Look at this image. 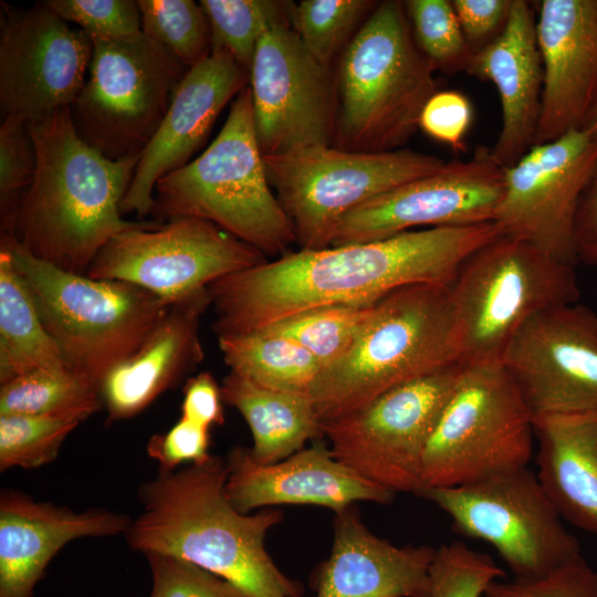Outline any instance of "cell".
Segmentation results:
<instances>
[{
    "label": "cell",
    "mask_w": 597,
    "mask_h": 597,
    "mask_svg": "<svg viewBox=\"0 0 597 597\" xmlns=\"http://www.w3.org/2000/svg\"><path fill=\"white\" fill-rule=\"evenodd\" d=\"M502 233L493 221L287 252L208 286L216 334L259 331L327 305L376 303L408 285L450 284L474 251Z\"/></svg>",
    "instance_id": "6da1fadb"
},
{
    "label": "cell",
    "mask_w": 597,
    "mask_h": 597,
    "mask_svg": "<svg viewBox=\"0 0 597 597\" xmlns=\"http://www.w3.org/2000/svg\"><path fill=\"white\" fill-rule=\"evenodd\" d=\"M226 459L164 472L138 491L142 512L125 538L143 554L161 553L193 563L237 585L252 597H303L301 583L286 576L265 546L282 521L275 509L239 512L229 501Z\"/></svg>",
    "instance_id": "7a4b0ae2"
},
{
    "label": "cell",
    "mask_w": 597,
    "mask_h": 597,
    "mask_svg": "<svg viewBox=\"0 0 597 597\" xmlns=\"http://www.w3.org/2000/svg\"><path fill=\"white\" fill-rule=\"evenodd\" d=\"M28 126L36 172L1 234L36 259L85 274L113 237L144 222L121 212L140 156L113 160L102 155L77 135L70 107Z\"/></svg>",
    "instance_id": "3957f363"
},
{
    "label": "cell",
    "mask_w": 597,
    "mask_h": 597,
    "mask_svg": "<svg viewBox=\"0 0 597 597\" xmlns=\"http://www.w3.org/2000/svg\"><path fill=\"white\" fill-rule=\"evenodd\" d=\"M404 1L378 2L339 57L332 145L349 151L401 149L438 92Z\"/></svg>",
    "instance_id": "277c9868"
},
{
    "label": "cell",
    "mask_w": 597,
    "mask_h": 597,
    "mask_svg": "<svg viewBox=\"0 0 597 597\" xmlns=\"http://www.w3.org/2000/svg\"><path fill=\"white\" fill-rule=\"evenodd\" d=\"M454 362L461 360L449 284L408 285L376 303L353 347L320 373L308 396L323 425Z\"/></svg>",
    "instance_id": "5b68a950"
},
{
    "label": "cell",
    "mask_w": 597,
    "mask_h": 597,
    "mask_svg": "<svg viewBox=\"0 0 597 597\" xmlns=\"http://www.w3.org/2000/svg\"><path fill=\"white\" fill-rule=\"evenodd\" d=\"M153 200L156 221L202 219L264 255H283L296 243L266 175L249 86L235 97L205 151L156 182Z\"/></svg>",
    "instance_id": "8992f818"
},
{
    "label": "cell",
    "mask_w": 597,
    "mask_h": 597,
    "mask_svg": "<svg viewBox=\"0 0 597 597\" xmlns=\"http://www.w3.org/2000/svg\"><path fill=\"white\" fill-rule=\"evenodd\" d=\"M1 244L10 251L67 367L98 388L170 305L128 282L59 269L30 254L8 234H1Z\"/></svg>",
    "instance_id": "52a82bcc"
},
{
    "label": "cell",
    "mask_w": 597,
    "mask_h": 597,
    "mask_svg": "<svg viewBox=\"0 0 597 597\" xmlns=\"http://www.w3.org/2000/svg\"><path fill=\"white\" fill-rule=\"evenodd\" d=\"M449 289L462 363L500 360L530 318L579 296L574 264L505 233L474 251Z\"/></svg>",
    "instance_id": "ba28073f"
},
{
    "label": "cell",
    "mask_w": 597,
    "mask_h": 597,
    "mask_svg": "<svg viewBox=\"0 0 597 597\" xmlns=\"http://www.w3.org/2000/svg\"><path fill=\"white\" fill-rule=\"evenodd\" d=\"M534 437L532 415L502 363H464L425 450L422 489L525 468Z\"/></svg>",
    "instance_id": "9c48e42d"
},
{
    "label": "cell",
    "mask_w": 597,
    "mask_h": 597,
    "mask_svg": "<svg viewBox=\"0 0 597 597\" xmlns=\"http://www.w3.org/2000/svg\"><path fill=\"white\" fill-rule=\"evenodd\" d=\"M92 42L85 83L70 107L73 126L109 159L139 157L189 69L143 31Z\"/></svg>",
    "instance_id": "30bf717a"
},
{
    "label": "cell",
    "mask_w": 597,
    "mask_h": 597,
    "mask_svg": "<svg viewBox=\"0 0 597 597\" xmlns=\"http://www.w3.org/2000/svg\"><path fill=\"white\" fill-rule=\"evenodd\" d=\"M263 160L302 250L331 247L335 227L349 211L446 164L440 157L405 148L360 153L333 145L263 156Z\"/></svg>",
    "instance_id": "8fae6325"
},
{
    "label": "cell",
    "mask_w": 597,
    "mask_h": 597,
    "mask_svg": "<svg viewBox=\"0 0 597 597\" xmlns=\"http://www.w3.org/2000/svg\"><path fill=\"white\" fill-rule=\"evenodd\" d=\"M457 530L491 544L514 575L527 580L582 557L536 474L525 468L450 488H423Z\"/></svg>",
    "instance_id": "7c38bea8"
},
{
    "label": "cell",
    "mask_w": 597,
    "mask_h": 597,
    "mask_svg": "<svg viewBox=\"0 0 597 597\" xmlns=\"http://www.w3.org/2000/svg\"><path fill=\"white\" fill-rule=\"evenodd\" d=\"M464 363L454 362L383 392L363 408L322 425L333 455L391 492L417 495L428 441Z\"/></svg>",
    "instance_id": "4fadbf2b"
},
{
    "label": "cell",
    "mask_w": 597,
    "mask_h": 597,
    "mask_svg": "<svg viewBox=\"0 0 597 597\" xmlns=\"http://www.w3.org/2000/svg\"><path fill=\"white\" fill-rule=\"evenodd\" d=\"M265 255L218 226L198 218L144 221L113 237L87 276L137 285L169 304L214 281L265 262Z\"/></svg>",
    "instance_id": "5bb4252c"
},
{
    "label": "cell",
    "mask_w": 597,
    "mask_h": 597,
    "mask_svg": "<svg viewBox=\"0 0 597 597\" xmlns=\"http://www.w3.org/2000/svg\"><path fill=\"white\" fill-rule=\"evenodd\" d=\"M504 170L494 221L505 234L575 265L576 214L597 170V136L588 127L570 130Z\"/></svg>",
    "instance_id": "9a60e30c"
},
{
    "label": "cell",
    "mask_w": 597,
    "mask_h": 597,
    "mask_svg": "<svg viewBox=\"0 0 597 597\" xmlns=\"http://www.w3.org/2000/svg\"><path fill=\"white\" fill-rule=\"evenodd\" d=\"M504 174L491 148L479 146L468 159L446 161L349 211L335 227L331 247L380 240L415 227L493 222Z\"/></svg>",
    "instance_id": "2e32d148"
},
{
    "label": "cell",
    "mask_w": 597,
    "mask_h": 597,
    "mask_svg": "<svg viewBox=\"0 0 597 597\" xmlns=\"http://www.w3.org/2000/svg\"><path fill=\"white\" fill-rule=\"evenodd\" d=\"M500 362L533 421L597 411V314L578 303L530 318Z\"/></svg>",
    "instance_id": "e0dca14e"
},
{
    "label": "cell",
    "mask_w": 597,
    "mask_h": 597,
    "mask_svg": "<svg viewBox=\"0 0 597 597\" xmlns=\"http://www.w3.org/2000/svg\"><path fill=\"white\" fill-rule=\"evenodd\" d=\"M249 84L263 156L332 145L335 76L305 49L291 25L275 27L261 38Z\"/></svg>",
    "instance_id": "ac0fdd59"
},
{
    "label": "cell",
    "mask_w": 597,
    "mask_h": 597,
    "mask_svg": "<svg viewBox=\"0 0 597 597\" xmlns=\"http://www.w3.org/2000/svg\"><path fill=\"white\" fill-rule=\"evenodd\" d=\"M0 109L28 124L71 107L82 90L93 42L40 2L2 6Z\"/></svg>",
    "instance_id": "d6986e66"
},
{
    "label": "cell",
    "mask_w": 597,
    "mask_h": 597,
    "mask_svg": "<svg viewBox=\"0 0 597 597\" xmlns=\"http://www.w3.org/2000/svg\"><path fill=\"white\" fill-rule=\"evenodd\" d=\"M249 80V70L224 50L212 51L189 69L164 121L139 157L121 205L123 216L150 214L156 182L190 161L223 107L247 87Z\"/></svg>",
    "instance_id": "ffe728a7"
},
{
    "label": "cell",
    "mask_w": 597,
    "mask_h": 597,
    "mask_svg": "<svg viewBox=\"0 0 597 597\" xmlns=\"http://www.w3.org/2000/svg\"><path fill=\"white\" fill-rule=\"evenodd\" d=\"M538 6L544 84L534 146L584 128L597 101V0H542Z\"/></svg>",
    "instance_id": "44dd1931"
},
{
    "label": "cell",
    "mask_w": 597,
    "mask_h": 597,
    "mask_svg": "<svg viewBox=\"0 0 597 597\" xmlns=\"http://www.w3.org/2000/svg\"><path fill=\"white\" fill-rule=\"evenodd\" d=\"M226 492L241 513L273 505H318L339 513L360 501L390 503L394 493L338 461L322 439L272 464L234 447L227 459Z\"/></svg>",
    "instance_id": "7402d4cb"
},
{
    "label": "cell",
    "mask_w": 597,
    "mask_h": 597,
    "mask_svg": "<svg viewBox=\"0 0 597 597\" xmlns=\"http://www.w3.org/2000/svg\"><path fill=\"white\" fill-rule=\"evenodd\" d=\"M132 520L105 509L74 511L12 489L0 494V597H33L57 552L81 537L125 534Z\"/></svg>",
    "instance_id": "603a6c76"
},
{
    "label": "cell",
    "mask_w": 597,
    "mask_h": 597,
    "mask_svg": "<svg viewBox=\"0 0 597 597\" xmlns=\"http://www.w3.org/2000/svg\"><path fill=\"white\" fill-rule=\"evenodd\" d=\"M465 73L498 90L502 125L491 154L507 169L534 146L541 115L544 70L532 2L513 0L504 31L472 54Z\"/></svg>",
    "instance_id": "cb8c5ba5"
},
{
    "label": "cell",
    "mask_w": 597,
    "mask_h": 597,
    "mask_svg": "<svg viewBox=\"0 0 597 597\" xmlns=\"http://www.w3.org/2000/svg\"><path fill=\"white\" fill-rule=\"evenodd\" d=\"M333 526L331 553L313 577L315 597H430L436 548L376 536L354 505L335 513Z\"/></svg>",
    "instance_id": "d4e9b609"
},
{
    "label": "cell",
    "mask_w": 597,
    "mask_h": 597,
    "mask_svg": "<svg viewBox=\"0 0 597 597\" xmlns=\"http://www.w3.org/2000/svg\"><path fill=\"white\" fill-rule=\"evenodd\" d=\"M209 305L208 287L170 304L138 348L107 373L100 395L108 422L136 416L201 362L198 332Z\"/></svg>",
    "instance_id": "484cf974"
},
{
    "label": "cell",
    "mask_w": 597,
    "mask_h": 597,
    "mask_svg": "<svg viewBox=\"0 0 597 597\" xmlns=\"http://www.w3.org/2000/svg\"><path fill=\"white\" fill-rule=\"evenodd\" d=\"M533 423L540 483L562 519L597 535V411Z\"/></svg>",
    "instance_id": "4316f807"
},
{
    "label": "cell",
    "mask_w": 597,
    "mask_h": 597,
    "mask_svg": "<svg viewBox=\"0 0 597 597\" xmlns=\"http://www.w3.org/2000/svg\"><path fill=\"white\" fill-rule=\"evenodd\" d=\"M223 402L247 421L254 461L272 464L323 438L322 423L308 395L260 386L230 371L222 381Z\"/></svg>",
    "instance_id": "83f0119b"
},
{
    "label": "cell",
    "mask_w": 597,
    "mask_h": 597,
    "mask_svg": "<svg viewBox=\"0 0 597 597\" xmlns=\"http://www.w3.org/2000/svg\"><path fill=\"white\" fill-rule=\"evenodd\" d=\"M69 368L39 314L29 286L0 247V384L23 374Z\"/></svg>",
    "instance_id": "f1b7e54d"
},
{
    "label": "cell",
    "mask_w": 597,
    "mask_h": 597,
    "mask_svg": "<svg viewBox=\"0 0 597 597\" xmlns=\"http://www.w3.org/2000/svg\"><path fill=\"white\" fill-rule=\"evenodd\" d=\"M218 344L230 371L266 388L308 395L322 370L298 343L263 329L219 335Z\"/></svg>",
    "instance_id": "f546056e"
},
{
    "label": "cell",
    "mask_w": 597,
    "mask_h": 597,
    "mask_svg": "<svg viewBox=\"0 0 597 597\" xmlns=\"http://www.w3.org/2000/svg\"><path fill=\"white\" fill-rule=\"evenodd\" d=\"M102 406L100 388L72 369L33 370L0 388V415L88 418Z\"/></svg>",
    "instance_id": "4dcf8cb0"
},
{
    "label": "cell",
    "mask_w": 597,
    "mask_h": 597,
    "mask_svg": "<svg viewBox=\"0 0 597 597\" xmlns=\"http://www.w3.org/2000/svg\"><path fill=\"white\" fill-rule=\"evenodd\" d=\"M376 303L316 307L262 329L298 343L317 359L323 370L353 347L371 318Z\"/></svg>",
    "instance_id": "1f68e13d"
},
{
    "label": "cell",
    "mask_w": 597,
    "mask_h": 597,
    "mask_svg": "<svg viewBox=\"0 0 597 597\" xmlns=\"http://www.w3.org/2000/svg\"><path fill=\"white\" fill-rule=\"evenodd\" d=\"M209 21L212 51L224 50L249 70L261 38L271 29L291 25L292 1L201 0Z\"/></svg>",
    "instance_id": "d6a6232c"
},
{
    "label": "cell",
    "mask_w": 597,
    "mask_h": 597,
    "mask_svg": "<svg viewBox=\"0 0 597 597\" xmlns=\"http://www.w3.org/2000/svg\"><path fill=\"white\" fill-rule=\"evenodd\" d=\"M377 4L370 0H303L294 3L291 28L313 57L332 69Z\"/></svg>",
    "instance_id": "836d02e7"
},
{
    "label": "cell",
    "mask_w": 597,
    "mask_h": 597,
    "mask_svg": "<svg viewBox=\"0 0 597 597\" xmlns=\"http://www.w3.org/2000/svg\"><path fill=\"white\" fill-rule=\"evenodd\" d=\"M142 31L188 69L212 52L211 31L200 4L192 0H137Z\"/></svg>",
    "instance_id": "e575fe53"
},
{
    "label": "cell",
    "mask_w": 597,
    "mask_h": 597,
    "mask_svg": "<svg viewBox=\"0 0 597 597\" xmlns=\"http://www.w3.org/2000/svg\"><path fill=\"white\" fill-rule=\"evenodd\" d=\"M85 418L75 415H0V470L43 467Z\"/></svg>",
    "instance_id": "d590c367"
},
{
    "label": "cell",
    "mask_w": 597,
    "mask_h": 597,
    "mask_svg": "<svg viewBox=\"0 0 597 597\" xmlns=\"http://www.w3.org/2000/svg\"><path fill=\"white\" fill-rule=\"evenodd\" d=\"M415 41L434 71L465 72L472 52L451 0L404 1Z\"/></svg>",
    "instance_id": "8d00e7d4"
},
{
    "label": "cell",
    "mask_w": 597,
    "mask_h": 597,
    "mask_svg": "<svg viewBox=\"0 0 597 597\" xmlns=\"http://www.w3.org/2000/svg\"><path fill=\"white\" fill-rule=\"evenodd\" d=\"M505 573L486 554L462 542L436 548L430 565V597H483L488 587Z\"/></svg>",
    "instance_id": "74e56055"
},
{
    "label": "cell",
    "mask_w": 597,
    "mask_h": 597,
    "mask_svg": "<svg viewBox=\"0 0 597 597\" xmlns=\"http://www.w3.org/2000/svg\"><path fill=\"white\" fill-rule=\"evenodd\" d=\"M36 172V154L28 123L17 116L0 125V220L7 232L22 195Z\"/></svg>",
    "instance_id": "f35d334b"
},
{
    "label": "cell",
    "mask_w": 597,
    "mask_h": 597,
    "mask_svg": "<svg viewBox=\"0 0 597 597\" xmlns=\"http://www.w3.org/2000/svg\"><path fill=\"white\" fill-rule=\"evenodd\" d=\"M43 7L77 24L91 40H113L142 32V17L133 0H45Z\"/></svg>",
    "instance_id": "ab89813d"
},
{
    "label": "cell",
    "mask_w": 597,
    "mask_h": 597,
    "mask_svg": "<svg viewBox=\"0 0 597 597\" xmlns=\"http://www.w3.org/2000/svg\"><path fill=\"white\" fill-rule=\"evenodd\" d=\"M151 573L150 597H252L229 580L186 559L144 554Z\"/></svg>",
    "instance_id": "60d3db41"
},
{
    "label": "cell",
    "mask_w": 597,
    "mask_h": 597,
    "mask_svg": "<svg viewBox=\"0 0 597 597\" xmlns=\"http://www.w3.org/2000/svg\"><path fill=\"white\" fill-rule=\"evenodd\" d=\"M483 597H597V572L580 557L540 578L498 579Z\"/></svg>",
    "instance_id": "b9f144b4"
},
{
    "label": "cell",
    "mask_w": 597,
    "mask_h": 597,
    "mask_svg": "<svg viewBox=\"0 0 597 597\" xmlns=\"http://www.w3.org/2000/svg\"><path fill=\"white\" fill-rule=\"evenodd\" d=\"M473 121L469 98L459 91H438L426 103L419 128L429 137L460 153L465 149V136Z\"/></svg>",
    "instance_id": "7bdbcfd3"
},
{
    "label": "cell",
    "mask_w": 597,
    "mask_h": 597,
    "mask_svg": "<svg viewBox=\"0 0 597 597\" xmlns=\"http://www.w3.org/2000/svg\"><path fill=\"white\" fill-rule=\"evenodd\" d=\"M210 428L180 419L166 432L154 434L146 447L157 461L159 471L169 472L179 465L198 463L210 457Z\"/></svg>",
    "instance_id": "ee69618b"
},
{
    "label": "cell",
    "mask_w": 597,
    "mask_h": 597,
    "mask_svg": "<svg viewBox=\"0 0 597 597\" xmlns=\"http://www.w3.org/2000/svg\"><path fill=\"white\" fill-rule=\"evenodd\" d=\"M472 52H479L504 31L513 0H451Z\"/></svg>",
    "instance_id": "f6af8a7d"
},
{
    "label": "cell",
    "mask_w": 597,
    "mask_h": 597,
    "mask_svg": "<svg viewBox=\"0 0 597 597\" xmlns=\"http://www.w3.org/2000/svg\"><path fill=\"white\" fill-rule=\"evenodd\" d=\"M221 386L209 371L189 378L184 388L181 417L210 428L224 422Z\"/></svg>",
    "instance_id": "bcb514c9"
},
{
    "label": "cell",
    "mask_w": 597,
    "mask_h": 597,
    "mask_svg": "<svg viewBox=\"0 0 597 597\" xmlns=\"http://www.w3.org/2000/svg\"><path fill=\"white\" fill-rule=\"evenodd\" d=\"M575 245L578 259L597 263V170L578 206Z\"/></svg>",
    "instance_id": "7dc6e473"
},
{
    "label": "cell",
    "mask_w": 597,
    "mask_h": 597,
    "mask_svg": "<svg viewBox=\"0 0 597 597\" xmlns=\"http://www.w3.org/2000/svg\"><path fill=\"white\" fill-rule=\"evenodd\" d=\"M585 127H588L594 132V134L597 136V101L589 114V117L587 119V123Z\"/></svg>",
    "instance_id": "c3c4849f"
}]
</instances>
